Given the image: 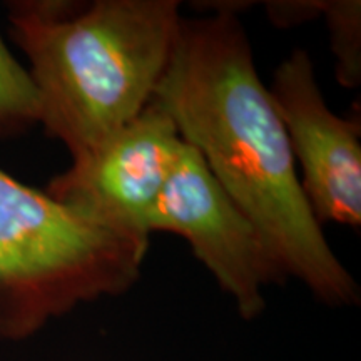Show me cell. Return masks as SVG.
<instances>
[{
    "label": "cell",
    "instance_id": "obj_1",
    "mask_svg": "<svg viewBox=\"0 0 361 361\" xmlns=\"http://www.w3.org/2000/svg\"><path fill=\"white\" fill-rule=\"evenodd\" d=\"M154 99L256 226L283 276L303 281L324 303H356L358 288L311 211L288 134L233 7L180 22Z\"/></svg>",
    "mask_w": 361,
    "mask_h": 361
},
{
    "label": "cell",
    "instance_id": "obj_2",
    "mask_svg": "<svg viewBox=\"0 0 361 361\" xmlns=\"http://www.w3.org/2000/svg\"><path fill=\"white\" fill-rule=\"evenodd\" d=\"M174 0L16 2L12 37L30 62L40 123L72 159L154 99L180 29Z\"/></svg>",
    "mask_w": 361,
    "mask_h": 361
},
{
    "label": "cell",
    "instance_id": "obj_3",
    "mask_svg": "<svg viewBox=\"0 0 361 361\" xmlns=\"http://www.w3.org/2000/svg\"><path fill=\"white\" fill-rule=\"evenodd\" d=\"M147 243L0 169V336H29L79 303L129 290Z\"/></svg>",
    "mask_w": 361,
    "mask_h": 361
},
{
    "label": "cell",
    "instance_id": "obj_4",
    "mask_svg": "<svg viewBox=\"0 0 361 361\" xmlns=\"http://www.w3.org/2000/svg\"><path fill=\"white\" fill-rule=\"evenodd\" d=\"M152 231L188 239L196 258L234 298L245 318L261 313L264 288L283 278L256 226L188 142L149 216V233Z\"/></svg>",
    "mask_w": 361,
    "mask_h": 361
},
{
    "label": "cell",
    "instance_id": "obj_5",
    "mask_svg": "<svg viewBox=\"0 0 361 361\" xmlns=\"http://www.w3.org/2000/svg\"><path fill=\"white\" fill-rule=\"evenodd\" d=\"M183 146L174 121L152 99L96 149L72 159L49 196L114 231L149 239V216Z\"/></svg>",
    "mask_w": 361,
    "mask_h": 361
},
{
    "label": "cell",
    "instance_id": "obj_6",
    "mask_svg": "<svg viewBox=\"0 0 361 361\" xmlns=\"http://www.w3.org/2000/svg\"><path fill=\"white\" fill-rule=\"evenodd\" d=\"M268 92L303 169L301 188L314 218L360 226V130L326 106L308 54L295 51L279 64Z\"/></svg>",
    "mask_w": 361,
    "mask_h": 361
},
{
    "label": "cell",
    "instance_id": "obj_7",
    "mask_svg": "<svg viewBox=\"0 0 361 361\" xmlns=\"http://www.w3.org/2000/svg\"><path fill=\"white\" fill-rule=\"evenodd\" d=\"M40 123V101L25 71L0 39V134H12Z\"/></svg>",
    "mask_w": 361,
    "mask_h": 361
},
{
    "label": "cell",
    "instance_id": "obj_8",
    "mask_svg": "<svg viewBox=\"0 0 361 361\" xmlns=\"http://www.w3.org/2000/svg\"><path fill=\"white\" fill-rule=\"evenodd\" d=\"M360 2L338 0L323 2L322 13L326 16L331 44L338 57V79L346 87L360 82Z\"/></svg>",
    "mask_w": 361,
    "mask_h": 361
},
{
    "label": "cell",
    "instance_id": "obj_9",
    "mask_svg": "<svg viewBox=\"0 0 361 361\" xmlns=\"http://www.w3.org/2000/svg\"><path fill=\"white\" fill-rule=\"evenodd\" d=\"M271 20L279 25H293L322 13L323 2H269Z\"/></svg>",
    "mask_w": 361,
    "mask_h": 361
}]
</instances>
